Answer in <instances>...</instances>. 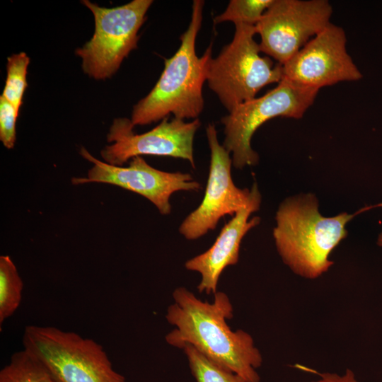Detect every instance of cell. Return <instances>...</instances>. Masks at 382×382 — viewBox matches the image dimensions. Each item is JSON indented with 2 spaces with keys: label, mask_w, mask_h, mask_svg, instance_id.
Returning <instances> with one entry per match:
<instances>
[{
  "label": "cell",
  "mask_w": 382,
  "mask_h": 382,
  "mask_svg": "<svg viewBox=\"0 0 382 382\" xmlns=\"http://www.w3.org/2000/svg\"><path fill=\"white\" fill-rule=\"evenodd\" d=\"M173 303L166 319L173 329L166 342L183 349L190 345L212 361L241 376L246 382H260L257 369L263 359L253 337L238 329L233 331L226 320L233 308L226 294L216 291L212 303L204 301L183 286L173 292Z\"/></svg>",
  "instance_id": "cell-1"
},
{
  "label": "cell",
  "mask_w": 382,
  "mask_h": 382,
  "mask_svg": "<svg viewBox=\"0 0 382 382\" xmlns=\"http://www.w3.org/2000/svg\"><path fill=\"white\" fill-rule=\"evenodd\" d=\"M382 203L365 207L352 214L342 212L325 217L318 210V202L312 194L286 198L276 213L273 237L283 262L296 274L314 279L333 265L329 259L332 250L346 238L345 226L358 214Z\"/></svg>",
  "instance_id": "cell-2"
},
{
  "label": "cell",
  "mask_w": 382,
  "mask_h": 382,
  "mask_svg": "<svg viewBox=\"0 0 382 382\" xmlns=\"http://www.w3.org/2000/svg\"><path fill=\"white\" fill-rule=\"evenodd\" d=\"M203 6L204 1H193L190 23L180 36L178 50L165 59L164 69L150 93L133 107L131 122L134 126L158 122L170 114L181 120H195L202 112V87L212 58L211 46L202 57L195 51Z\"/></svg>",
  "instance_id": "cell-3"
},
{
  "label": "cell",
  "mask_w": 382,
  "mask_h": 382,
  "mask_svg": "<svg viewBox=\"0 0 382 382\" xmlns=\"http://www.w3.org/2000/svg\"><path fill=\"white\" fill-rule=\"evenodd\" d=\"M23 345L57 382H126L103 347L78 333L31 325L25 328Z\"/></svg>",
  "instance_id": "cell-4"
},
{
  "label": "cell",
  "mask_w": 382,
  "mask_h": 382,
  "mask_svg": "<svg viewBox=\"0 0 382 382\" xmlns=\"http://www.w3.org/2000/svg\"><path fill=\"white\" fill-rule=\"evenodd\" d=\"M255 34V25L235 24L231 42L209 62L207 81L228 112L255 98L264 86L282 79V65L260 56Z\"/></svg>",
  "instance_id": "cell-5"
},
{
  "label": "cell",
  "mask_w": 382,
  "mask_h": 382,
  "mask_svg": "<svg viewBox=\"0 0 382 382\" xmlns=\"http://www.w3.org/2000/svg\"><path fill=\"white\" fill-rule=\"evenodd\" d=\"M319 89L282 79L265 95L236 106L221 119L224 126L223 146L232 154V164L238 169L255 166L258 154L250 141L265 122L277 117L301 118L313 103Z\"/></svg>",
  "instance_id": "cell-6"
},
{
  "label": "cell",
  "mask_w": 382,
  "mask_h": 382,
  "mask_svg": "<svg viewBox=\"0 0 382 382\" xmlns=\"http://www.w3.org/2000/svg\"><path fill=\"white\" fill-rule=\"evenodd\" d=\"M152 3L151 0H133L122 6L105 8L82 1L95 21L93 37L76 50L87 75L105 79L117 71L123 59L137 48L138 32Z\"/></svg>",
  "instance_id": "cell-7"
},
{
  "label": "cell",
  "mask_w": 382,
  "mask_h": 382,
  "mask_svg": "<svg viewBox=\"0 0 382 382\" xmlns=\"http://www.w3.org/2000/svg\"><path fill=\"white\" fill-rule=\"evenodd\" d=\"M327 0H274L255 25L261 52L283 65L330 23Z\"/></svg>",
  "instance_id": "cell-8"
},
{
  "label": "cell",
  "mask_w": 382,
  "mask_h": 382,
  "mask_svg": "<svg viewBox=\"0 0 382 382\" xmlns=\"http://www.w3.org/2000/svg\"><path fill=\"white\" fill-rule=\"evenodd\" d=\"M200 125L197 118L187 122L175 117L168 120L167 117L151 130L137 134L131 120L117 118L107 136L110 144L100 154L105 163L117 166L134 157L151 155L187 160L195 169L193 141Z\"/></svg>",
  "instance_id": "cell-9"
},
{
  "label": "cell",
  "mask_w": 382,
  "mask_h": 382,
  "mask_svg": "<svg viewBox=\"0 0 382 382\" xmlns=\"http://www.w3.org/2000/svg\"><path fill=\"white\" fill-rule=\"evenodd\" d=\"M83 158L93 164L87 177L73 178V185L102 183L119 186L137 193L150 202L161 214L171 212L170 198L178 191H199L200 183L187 173L166 172L156 169L141 156L131 159L127 167L110 165L92 156L84 147L80 150Z\"/></svg>",
  "instance_id": "cell-10"
},
{
  "label": "cell",
  "mask_w": 382,
  "mask_h": 382,
  "mask_svg": "<svg viewBox=\"0 0 382 382\" xmlns=\"http://www.w3.org/2000/svg\"><path fill=\"white\" fill-rule=\"evenodd\" d=\"M206 133L211 157L204 197L179 226L180 233L187 240L198 239L214 230L223 216H233L245 207L250 196V190L238 188L234 184L232 159L230 153L219 144L215 125L209 124Z\"/></svg>",
  "instance_id": "cell-11"
},
{
  "label": "cell",
  "mask_w": 382,
  "mask_h": 382,
  "mask_svg": "<svg viewBox=\"0 0 382 382\" xmlns=\"http://www.w3.org/2000/svg\"><path fill=\"white\" fill-rule=\"evenodd\" d=\"M346 45L345 30L330 23L282 65V79L317 89L361 79Z\"/></svg>",
  "instance_id": "cell-12"
},
{
  "label": "cell",
  "mask_w": 382,
  "mask_h": 382,
  "mask_svg": "<svg viewBox=\"0 0 382 382\" xmlns=\"http://www.w3.org/2000/svg\"><path fill=\"white\" fill-rule=\"evenodd\" d=\"M261 195L254 183L248 204L238 210L221 228L213 245L205 252L189 259L185 267L198 272L201 280L197 285L199 293L214 294L223 271L236 265L239 259L241 241L245 234L260 222L259 216L248 220L250 214L260 209Z\"/></svg>",
  "instance_id": "cell-13"
},
{
  "label": "cell",
  "mask_w": 382,
  "mask_h": 382,
  "mask_svg": "<svg viewBox=\"0 0 382 382\" xmlns=\"http://www.w3.org/2000/svg\"><path fill=\"white\" fill-rule=\"evenodd\" d=\"M0 382H57L46 367L25 349L15 352L0 371Z\"/></svg>",
  "instance_id": "cell-14"
},
{
  "label": "cell",
  "mask_w": 382,
  "mask_h": 382,
  "mask_svg": "<svg viewBox=\"0 0 382 382\" xmlns=\"http://www.w3.org/2000/svg\"><path fill=\"white\" fill-rule=\"evenodd\" d=\"M23 281L8 255L0 257V325L18 309L22 299Z\"/></svg>",
  "instance_id": "cell-15"
},
{
  "label": "cell",
  "mask_w": 382,
  "mask_h": 382,
  "mask_svg": "<svg viewBox=\"0 0 382 382\" xmlns=\"http://www.w3.org/2000/svg\"><path fill=\"white\" fill-rule=\"evenodd\" d=\"M196 382H246L238 374L210 360L190 345L182 349Z\"/></svg>",
  "instance_id": "cell-16"
},
{
  "label": "cell",
  "mask_w": 382,
  "mask_h": 382,
  "mask_svg": "<svg viewBox=\"0 0 382 382\" xmlns=\"http://www.w3.org/2000/svg\"><path fill=\"white\" fill-rule=\"evenodd\" d=\"M29 63L30 58L25 52L13 54L7 59L6 79L1 96L13 105L18 113L27 87Z\"/></svg>",
  "instance_id": "cell-17"
},
{
  "label": "cell",
  "mask_w": 382,
  "mask_h": 382,
  "mask_svg": "<svg viewBox=\"0 0 382 382\" xmlns=\"http://www.w3.org/2000/svg\"><path fill=\"white\" fill-rule=\"evenodd\" d=\"M274 0H231L226 10L214 19V23L231 21L255 25Z\"/></svg>",
  "instance_id": "cell-18"
},
{
  "label": "cell",
  "mask_w": 382,
  "mask_h": 382,
  "mask_svg": "<svg viewBox=\"0 0 382 382\" xmlns=\"http://www.w3.org/2000/svg\"><path fill=\"white\" fill-rule=\"evenodd\" d=\"M13 105L0 96V140L7 149H12L16 141V122L18 116Z\"/></svg>",
  "instance_id": "cell-19"
},
{
  "label": "cell",
  "mask_w": 382,
  "mask_h": 382,
  "mask_svg": "<svg viewBox=\"0 0 382 382\" xmlns=\"http://www.w3.org/2000/svg\"><path fill=\"white\" fill-rule=\"evenodd\" d=\"M320 378L310 382H359L354 373L349 369H347L342 374L325 372L320 374Z\"/></svg>",
  "instance_id": "cell-20"
},
{
  "label": "cell",
  "mask_w": 382,
  "mask_h": 382,
  "mask_svg": "<svg viewBox=\"0 0 382 382\" xmlns=\"http://www.w3.org/2000/svg\"><path fill=\"white\" fill-rule=\"evenodd\" d=\"M377 244L380 247H382V231L378 235V240H377Z\"/></svg>",
  "instance_id": "cell-21"
}]
</instances>
